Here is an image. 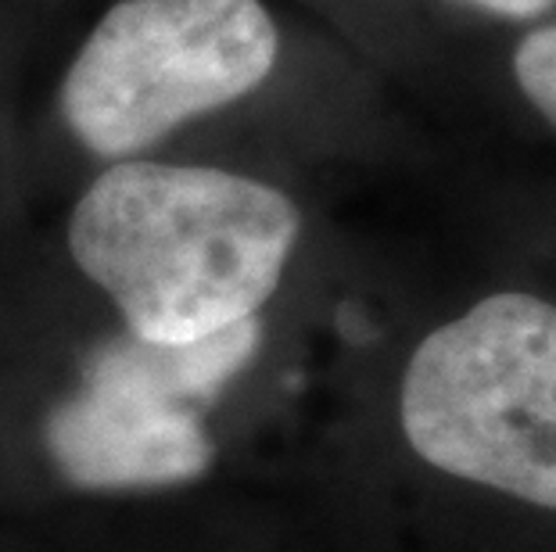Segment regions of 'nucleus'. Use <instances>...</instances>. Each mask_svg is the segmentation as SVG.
I'll return each mask as SVG.
<instances>
[{
	"mask_svg": "<svg viewBox=\"0 0 556 552\" xmlns=\"http://www.w3.org/2000/svg\"><path fill=\"white\" fill-rule=\"evenodd\" d=\"M299 227L291 197L248 176L119 162L76 202L68 252L119 305L129 334L176 345L252 320Z\"/></svg>",
	"mask_w": 556,
	"mask_h": 552,
	"instance_id": "f257e3e1",
	"label": "nucleus"
},
{
	"mask_svg": "<svg viewBox=\"0 0 556 552\" xmlns=\"http://www.w3.org/2000/svg\"><path fill=\"white\" fill-rule=\"evenodd\" d=\"M399 420L428 466L556 510V305L500 291L438 326L406 367Z\"/></svg>",
	"mask_w": 556,
	"mask_h": 552,
	"instance_id": "f03ea898",
	"label": "nucleus"
},
{
	"mask_svg": "<svg viewBox=\"0 0 556 552\" xmlns=\"http://www.w3.org/2000/svg\"><path fill=\"white\" fill-rule=\"evenodd\" d=\"M277 47L258 0H119L68 68L65 123L93 155L126 158L255 90Z\"/></svg>",
	"mask_w": 556,
	"mask_h": 552,
	"instance_id": "7ed1b4c3",
	"label": "nucleus"
},
{
	"mask_svg": "<svg viewBox=\"0 0 556 552\" xmlns=\"http://www.w3.org/2000/svg\"><path fill=\"white\" fill-rule=\"evenodd\" d=\"M47 452L68 485L148 491L198 480L212 441L194 409L83 384L47 420Z\"/></svg>",
	"mask_w": 556,
	"mask_h": 552,
	"instance_id": "20e7f679",
	"label": "nucleus"
},
{
	"mask_svg": "<svg viewBox=\"0 0 556 552\" xmlns=\"http://www.w3.org/2000/svg\"><path fill=\"white\" fill-rule=\"evenodd\" d=\"M255 348V316L227 326V331L198 341H176V345L126 334L93 351L83 367V384L115 387V391L144 395L198 413L252 362Z\"/></svg>",
	"mask_w": 556,
	"mask_h": 552,
	"instance_id": "39448f33",
	"label": "nucleus"
},
{
	"mask_svg": "<svg viewBox=\"0 0 556 552\" xmlns=\"http://www.w3.org/2000/svg\"><path fill=\"white\" fill-rule=\"evenodd\" d=\"M514 73L525 98L556 126V26H542L520 40Z\"/></svg>",
	"mask_w": 556,
	"mask_h": 552,
	"instance_id": "423d86ee",
	"label": "nucleus"
},
{
	"mask_svg": "<svg viewBox=\"0 0 556 552\" xmlns=\"http://www.w3.org/2000/svg\"><path fill=\"white\" fill-rule=\"evenodd\" d=\"M478 8H489L495 15H514V18H528V15H539L546 11L553 0H470Z\"/></svg>",
	"mask_w": 556,
	"mask_h": 552,
	"instance_id": "0eeeda50",
	"label": "nucleus"
}]
</instances>
